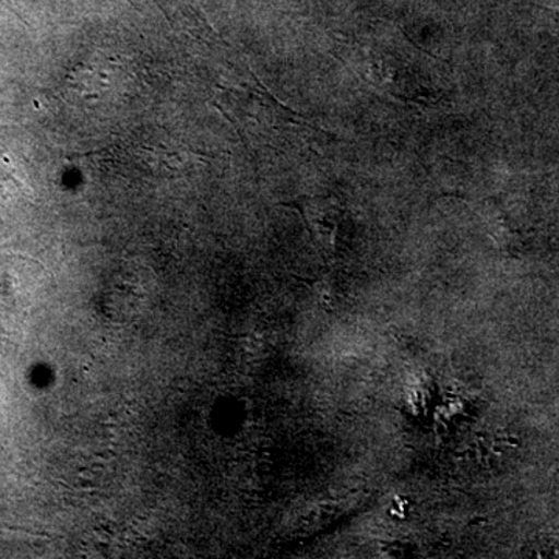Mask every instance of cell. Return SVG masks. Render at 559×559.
Returning a JSON list of instances; mask_svg holds the SVG:
<instances>
[{
	"label": "cell",
	"instance_id": "obj_1",
	"mask_svg": "<svg viewBox=\"0 0 559 559\" xmlns=\"http://www.w3.org/2000/svg\"><path fill=\"white\" fill-rule=\"evenodd\" d=\"M13 2L14 0H0V3H2V5H5L7 9L16 11V9H14Z\"/></svg>",
	"mask_w": 559,
	"mask_h": 559
}]
</instances>
